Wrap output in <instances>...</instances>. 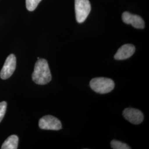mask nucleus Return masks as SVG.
Here are the masks:
<instances>
[{"mask_svg":"<svg viewBox=\"0 0 149 149\" xmlns=\"http://www.w3.org/2000/svg\"><path fill=\"white\" fill-rule=\"evenodd\" d=\"M135 51V48L132 44H127L122 45L114 55V59L118 60H123L131 57Z\"/></svg>","mask_w":149,"mask_h":149,"instance_id":"obj_8","label":"nucleus"},{"mask_svg":"<svg viewBox=\"0 0 149 149\" xmlns=\"http://www.w3.org/2000/svg\"><path fill=\"white\" fill-rule=\"evenodd\" d=\"M41 1L42 0H26L27 10L29 11L35 10Z\"/></svg>","mask_w":149,"mask_h":149,"instance_id":"obj_11","label":"nucleus"},{"mask_svg":"<svg viewBox=\"0 0 149 149\" xmlns=\"http://www.w3.org/2000/svg\"><path fill=\"white\" fill-rule=\"evenodd\" d=\"M111 145L113 149H130L131 148L127 144L122 143L119 141L113 140L111 143Z\"/></svg>","mask_w":149,"mask_h":149,"instance_id":"obj_10","label":"nucleus"},{"mask_svg":"<svg viewBox=\"0 0 149 149\" xmlns=\"http://www.w3.org/2000/svg\"><path fill=\"white\" fill-rule=\"evenodd\" d=\"M92 90L100 94L109 93L114 88V82L110 79L97 77L92 79L90 83Z\"/></svg>","mask_w":149,"mask_h":149,"instance_id":"obj_2","label":"nucleus"},{"mask_svg":"<svg viewBox=\"0 0 149 149\" xmlns=\"http://www.w3.org/2000/svg\"><path fill=\"white\" fill-rule=\"evenodd\" d=\"M16 67V56L13 54H11L6 60L4 65L1 71V78L3 80H6L10 77L15 71Z\"/></svg>","mask_w":149,"mask_h":149,"instance_id":"obj_5","label":"nucleus"},{"mask_svg":"<svg viewBox=\"0 0 149 149\" xmlns=\"http://www.w3.org/2000/svg\"><path fill=\"white\" fill-rule=\"evenodd\" d=\"M18 137L16 135H12L6 140L2 144V149H17L18 145Z\"/></svg>","mask_w":149,"mask_h":149,"instance_id":"obj_9","label":"nucleus"},{"mask_svg":"<svg viewBox=\"0 0 149 149\" xmlns=\"http://www.w3.org/2000/svg\"><path fill=\"white\" fill-rule=\"evenodd\" d=\"M7 109V103L6 102H0V123L5 115L6 111Z\"/></svg>","mask_w":149,"mask_h":149,"instance_id":"obj_12","label":"nucleus"},{"mask_svg":"<svg viewBox=\"0 0 149 149\" xmlns=\"http://www.w3.org/2000/svg\"><path fill=\"white\" fill-rule=\"evenodd\" d=\"M39 127L44 130H59L62 128V124L58 118L48 115L44 116L39 120Z\"/></svg>","mask_w":149,"mask_h":149,"instance_id":"obj_4","label":"nucleus"},{"mask_svg":"<svg viewBox=\"0 0 149 149\" xmlns=\"http://www.w3.org/2000/svg\"><path fill=\"white\" fill-rule=\"evenodd\" d=\"M122 19L125 23L131 24L135 28L143 29L145 27L144 20L141 17L132 15L128 12H125L123 13Z\"/></svg>","mask_w":149,"mask_h":149,"instance_id":"obj_7","label":"nucleus"},{"mask_svg":"<svg viewBox=\"0 0 149 149\" xmlns=\"http://www.w3.org/2000/svg\"><path fill=\"white\" fill-rule=\"evenodd\" d=\"M32 80L38 85L47 84L52 80L48 61L44 59H38L32 74Z\"/></svg>","mask_w":149,"mask_h":149,"instance_id":"obj_1","label":"nucleus"},{"mask_svg":"<svg viewBox=\"0 0 149 149\" xmlns=\"http://www.w3.org/2000/svg\"><path fill=\"white\" fill-rule=\"evenodd\" d=\"M74 7L77 22L81 23L85 21L91 9L89 0H75Z\"/></svg>","mask_w":149,"mask_h":149,"instance_id":"obj_3","label":"nucleus"},{"mask_svg":"<svg viewBox=\"0 0 149 149\" xmlns=\"http://www.w3.org/2000/svg\"><path fill=\"white\" fill-rule=\"evenodd\" d=\"M123 115L129 122L134 124H139L143 122L144 116L140 110L135 108H128L124 110Z\"/></svg>","mask_w":149,"mask_h":149,"instance_id":"obj_6","label":"nucleus"}]
</instances>
